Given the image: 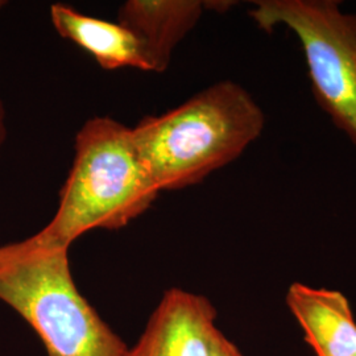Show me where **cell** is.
Wrapping results in <instances>:
<instances>
[{
    "label": "cell",
    "instance_id": "1",
    "mask_svg": "<svg viewBox=\"0 0 356 356\" xmlns=\"http://www.w3.org/2000/svg\"><path fill=\"white\" fill-rule=\"evenodd\" d=\"M264 124L252 95L226 79L165 114L144 118L132 136L160 191H178L236 160Z\"/></svg>",
    "mask_w": 356,
    "mask_h": 356
},
{
    "label": "cell",
    "instance_id": "2",
    "mask_svg": "<svg viewBox=\"0 0 356 356\" xmlns=\"http://www.w3.org/2000/svg\"><path fill=\"white\" fill-rule=\"evenodd\" d=\"M160 189L128 128L111 118H92L76 134V156L42 242L70 248L92 229H119L144 214Z\"/></svg>",
    "mask_w": 356,
    "mask_h": 356
},
{
    "label": "cell",
    "instance_id": "3",
    "mask_svg": "<svg viewBox=\"0 0 356 356\" xmlns=\"http://www.w3.org/2000/svg\"><path fill=\"white\" fill-rule=\"evenodd\" d=\"M0 301L35 330L48 356H127L126 343L76 288L69 248L38 235L0 247Z\"/></svg>",
    "mask_w": 356,
    "mask_h": 356
},
{
    "label": "cell",
    "instance_id": "4",
    "mask_svg": "<svg viewBox=\"0 0 356 356\" xmlns=\"http://www.w3.org/2000/svg\"><path fill=\"white\" fill-rule=\"evenodd\" d=\"M250 11L261 31L284 26L305 56L312 91L356 148V13H342L338 0H259Z\"/></svg>",
    "mask_w": 356,
    "mask_h": 356
},
{
    "label": "cell",
    "instance_id": "5",
    "mask_svg": "<svg viewBox=\"0 0 356 356\" xmlns=\"http://www.w3.org/2000/svg\"><path fill=\"white\" fill-rule=\"evenodd\" d=\"M216 319V307L204 296L169 289L127 356H213L220 334Z\"/></svg>",
    "mask_w": 356,
    "mask_h": 356
},
{
    "label": "cell",
    "instance_id": "6",
    "mask_svg": "<svg viewBox=\"0 0 356 356\" xmlns=\"http://www.w3.org/2000/svg\"><path fill=\"white\" fill-rule=\"evenodd\" d=\"M286 305L317 356H356V321L343 293L293 282Z\"/></svg>",
    "mask_w": 356,
    "mask_h": 356
},
{
    "label": "cell",
    "instance_id": "7",
    "mask_svg": "<svg viewBox=\"0 0 356 356\" xmlns=\"http://www.w3.org/2000/svg\"><path fill=\"white\" fill-rule=\"evenodd\" d=\"M204 10L200 0H128L119 8L118 23L140 40L151 70L163 73Z\"/></svg>",
    "mask_w": 356,
    "mask_h": 356
},
{
    "label": "cell",
    "instance_id": "8",
    "mask_svg": "<svg viewBox=\"0 0 356 356\" xmlns=\"http://www.w3.org/2000/svg\"><path fill=\"white\" fill-rule=\"evenodd\" d=\"M51 19L60 36L88 51L103 69L152 72L140 40L120 23L83 15L65 4L51 6Z\"/></svg>",
    "mask_w": 356,
    "mask_h": 356
},
{
    "label": "cell",
    "instance_id": "9",
    "mask_svg": "<svg viewBox=\"0 0 356 356\" xmlns=\"http://www.w3.org/2000/svg\"><path fill=\"white\" fill-rule=\"evenodd\" d=\"M213 356H244L241 350L220 332L216 338Z\"/></svg>",
    "mask_w": 356,
    "mask_h": 356
},
{
    "label": "cell",
    "instance_id": "10",
    "mask_svg": "<svg viewBox=\"0 0 356 356\" xmlns=\"http://www.w3.org/2000/svg\"><path fill=\"white\" fill-rule=\"evenodd\" d=\"M4 1L0 0V10L4 7ZM7 140V124H6V108L4 104L0 99V153H1V148L4 145V143Z\"/></svg>",
    "mask_w": 356,
    "mask_h": 356
}]
</instances>
